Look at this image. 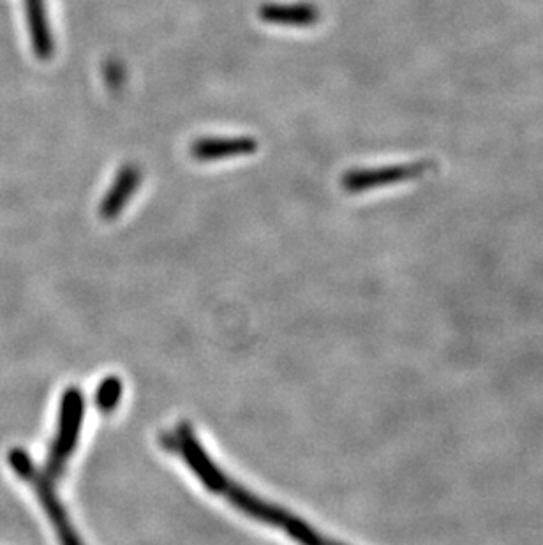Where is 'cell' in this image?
<instances>
[{
    "mask_svg": "<svg viewBox=\"0 0 543 545\" xmlns=\"http://www.w3.org/2000/svg\"><path fill=\"white\" fill-rule=\"evenodd\" d=\"M159 441L166 452L179 457L186 464L201 486L209 493L223 498L244 516L267 524L274 530L283 531L286 537H290L298 545H344L323 537L320 531L305 523L302 517L291 514L290 510L279 507L272 501L263 500L258 494L251 493L247 487L240 486L235 478L226 475L198 440L191 424L180 422L173 429L164 431Z\"/></svg>",
    "mask_w": 543,
    "mask_h": 545,
    "instance_id": "cell-1",
    "label": "cell"
},
{
    "mask_svg": "<svg viewBox=\"0 0 543 545\" xmlns=\"http://www.w3.org/2000/svg\"><path fill=\"white\" fill-rule=\"evenodd\" d=\"M8 463L18 478L36 494L46 516L50 519L55 535L59 538L60 545H85L71 517L67 514L64 503L60 500V494L53 491L52 487L46 486L43 478L39 477L38 464L34 463L29 452L20 447L11 448Z\"/></svg>",
    "mask_w": 543,
    "mask_h": 545,
    "instance_id": "cell-2",
    "label": "cell"
},
{
    "mask_svg": "<svg viewBox=\"0 0 543 545\" xmlns=\"http://www.w3.org/2000/svg\"><path fill=\"white\" fill-rule=\"evenodd\" d=\"M431 168L429 163H413V165L387 166L374 170H353L343 177V187L350 193H362L367 189L381 186H392L399 182L420 177Z\"/></svg>",
    "mask_w": 543,
    "mask_h": 545,
    "instance_id": "cell-3",
    "label": "cell"
},
{
    "mask_svg": "<svg viewBox=\"0 0 543 545\" xmlns=\"http://www.w3.org/2000/svg\"><path fill=\"white\" fill-rule=\"evenodd\" d=\"M258 150V142L251 136L235 138H201L191 145L196 161H219L230 157L251 156Z\"/></svg>",
    "mask_w": 543,
    "mask_h": 545,
    "instance_id": "cell-4",
    "label": "cell"
},
{
    "mask_svg": "<svg viewBox=\"0 0 543 545\" xmlns=\"http://www.w3.org/2000/svg\"><path fill=\"white\" fill-rule=\"evenodd\" d=\"M140 182H142V170L138 168V165L124 166L113 180L105 200L99 205V216L106 221H112L115 217H119L120 212L126 209L127 203L133 198Z\"/></svg>",
    "mask_w": 543,
    "mask_h": 545,
    "instance_id": "cell-5",
    "label": "cell"
},
{
    "mask_svg": "<svg viewBox=\"0 0 543 545\" xmlns=\"http://www.w3.org/2000/svg\"><path fill=\"white\" fill-rule=\"evenodd\" d=\"M25 16L29 25L32 50L39 60H50L55 52L52 30L46 13V0H23Z\"/></svg>",
    "mask_w": 543,
    "mask_h": 545,
    "instance_id": "cell-6",
    "label": "cell"
},
{
    "mask_svg": "<svg viewBox=\"0 0 543 545\" xmlns=\"http://www.w3.org/2000/svg\"><path fill=\"white\" fill-rule=\"evenodd\" d=\"M260 18L263 22L283 25V27H311L320 22L318 6L309 2L295 4H265L261 6Z\"/></svg>",
    "mask_w": 543,
    "mask_h": 545,
    "instance_id": "cell-7",
    "label": "cell"
},
{
    "mask_svg": "<svg viewBox=\"0 0 543 545\" xmlns=\"http://www.w3.org/2000/svg\"><path fill=\"white\" fill-rule=\"evenodd\" d=\"M122 392H124V385H122L119 376L105 378L97 385L96 397H94L97 410L105 413V415L113 413V411L117 410L120 399H122Z\"/></svg>",
    "mask_w": 543,
    "mask_h": 545,
    "instance_id": "cell-8",
    "label": "cell"
}]
</instances>
